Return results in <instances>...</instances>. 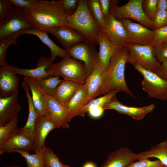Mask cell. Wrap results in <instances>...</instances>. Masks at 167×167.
<instances>
[{
    "label": "cell",
    "mask_w": 167,
    "mask_h": 167,
    "mask_svg": "<svg viewBox=\"0 0 167 167\" xmlns=\"http://www.w3.org/2000/svg\"><path fill=\"white\" fill-rule=\"evenodd\" d=\"M154 47V55L160 63L167 61V41L163 42Z\"/></svg>",
    "instance_id": "obj_37"
},
{
    "label": "cell",
    "mask_w": 167,
    "mask_h": 167,
    "mask_svg": "<svg viewBox=\"0 0 167 167\" xmlns=\"http://www.w3.org/2000/svg\"><path fill=\"white\" fill-rule=\"evenodd\" d=\"M49 75L62 77L64 80L72 81L83 85L88 78L87 71L83 62L67 54L59 62L53 64L46 69Z\"/></svg>",
    "instance_id": "obj_4"
},
{
    "label": "cell",
    "mask_w": 167,
    "mask_h": 167,
    "mask_svg": "<svg viewBox=\"0 0 167 167\" xmlns=\"http://www.w3.org/2000/svg\"><path fill=\"white\" fill-rule=\"evenodd\" d=\"M138 160L137 154L126 147H122L110 153L101 167H126Z\"/></svg>",
    "instance_id": "obj_18"
},
{
    "label": "cell",
    "mask_w": 167,
    "mask_h": 167,
    "mask_svg": "<svg viewBox=\"0 0 167 167\" xmlns=\"http://www.w3.org/2000/svg\"><path fill=\"white\" fill-rule=\"evenodd\" d=\"M104 73L101 67L98 63L91 74L87 78L85 84L87 94L84 102V106L95 98V95L101 84Z\"/></svg>",
    "instance_id": "obj_25"
},
{
    "label": "cell",
    "mask_w": 167,
    "mask_h": 167,
    "mask_svg": "<svg viewBox=\"0 0 167 167\" xmlns=\"http://www.w3.org/2000/svg\"><path fill=\"white\" fill-rule=\"evenodd\" d=\"M49 33L55 37L66 50L75 44L86 40L79 32L66 25L54 27Z\"/></svg>",
    "instance_id": "obj_17"
},
{
    "label": "cell",
    "mask_w": 167,
    "mask_h": 167,
    "mask_svg": "<svg viewBox=\"0 0 167 167\" xmlns=\"http://www.w3.org/2000/svg\"><path fill=\"white\" fill-rule=\"evenodd\" d=\"M22 35L19 31L0 39V67L7 63L5 59L7 50L9 47L17 43V38Z\"/></svg>",
    "instance_id": "obj_32"
},
{
    "label": "cell",
    "mask_w": 167,
    "mask_h": 167,
    "mask_svg": "<svg viewBox=\"0 0 167 167\" xmlns=\"http://www.w3.org/2000/svg\"><path fill=\"white\" fill-rule=\"evenodd\" d=\"M97 41L99 45L98 63L104 72L109 66L111 57L119 47L114 46L101 29Z\"/></svg>",
    "instance_id": "obj_20"
},
{
    "label": "cell",
    "mask_w": 167,
    "mask_h": 167,
    "mask_svg": "<svg viewBox=\"0 0 167 167\" xmlns=\"http://www.w3.org/2000/svg\"><path fill=\"white\" fill-rule=\"evenodd\" d=\"M36 80L45 95L54 97L58 86L62 81L59 76L55 75H49L46 78Z\"/></svg>",
    "instance_id": "obj_29"
},
{
    "label": "cell",
    "mask_w": 167,
    "mask_h": 167,
    "mask_svg": "<svg viewBox=\"0 0 167 167\" xmlns=\"http://www.w3.org/2000/svg\"><path fill=\"white\" fill-rule=\"evenodd\" d=\"M10 0H0V22L9 15L13 6Z\"/></svg>",
    "instance_id": "obj_43"
},
{
    "label": "cell",
    "mask_w": 167,
    "mask_h": 167,
    "mask_svg": "<svg viewBox=\"0 0 167 167\" xmlns=\"http://www.w3.org/2000/svg\"><path fill=\"white\" fill-rule=\"evenodd\" d=\"M155 35L153 41L150 45L153 47L163 42L167 41V25L155 30Z\"/></svg>",
    "instance_id": "obj_42"
},
{
    "label": "cell",
    "mask_w": 167,
    "mask_h": 167,
    "mask_svg": "<svg viewBox=\"0 0 167 167\" xmlns=\"http://www.w3.org/2000/svg\"><path fill=\"white\" fill-rule=\"evenodd\" d=\"M12 5L21 9L32 8L39 4L42 0H10Z\"/></svg>",
    "instance_id": "obj_39"
},
{
    "label": "cell",
    "mask_w": 167,
    "mask_h": 167,
    "mask_svg": "<svg viewBox=\"0 0 167 167\" xmlns=\"http://www.w3.org/2000/svg\"><path fill=\"white\" fill-rule=\"evenodd\" d=\"M45 100L48 114L60 127L68 128L70 121L65 107L54 97H50L45 95Z\"/></svg>",
    "instance_id": "obj_19"
},
{
    "label": "cell",
    "mask_w": 167,
    "mask_h": 167,
    "mask_svg": "<svg viewBox=\"0 0 167 167\" xmlns=\"http://www.w3.org/2000/svg\"><path fill=\"white\" fill-rule=\"evenodd\" d=\"M65 13L67 16L73 14L76 11L79 0H59Z\"/></svg>",
    "instance_id": "obj_41"
},
{
    "label": "cell",
    "mask_w": 167,
    "mask_h": 167,
    "mask_svg": "<svg viewBox=\"0 0 167 167\" xmlns=\"http://www.w3.org/2000/svg\"><path fill=\"white\" fill-rule=\"evenodd\" d=\"M22 87L26 95L28 106V120L25 126L20 128L21 131L34 141L35 131L38 117V114L34 106L30 89L25 82L21 84Z\"/></svg>",
    "instance_id": "obj_23"
},
{
    "label": "cell",
    "mask_w": 167,
    "mask_h": 167,
    "mask_svg": "<svg viewBox=\"0 0 167 167\" xmlns=\"http://www.w3.org/2000/svg\"><path fill=\"white\" fill-rule=\"evenodd\" d=\"M158 0H143L142 6L144 12L147 17L154 21L157 12Z\"/></svg>",
    "instance_id": "obj_36"
},
{
    "label": "cell",
    "mask_w": 167,
    "mask_h": 167,
    "mask_svg": "<svg viewBox=\"0 0 167 167\" xmlns=\"http://www.w3.org/2000/svg\"><path fill=\"white\" fill-rule=\"evenodd\" d=\"M120 20L127 32V44L150 45L152 44L155 35V31L133 22L129 19Z\"/></svg>",
    "instance_id": "obj_10"
},
{
    "label": "cell",
    "mask_w": 167,
    "mask_h": 167,
    "mask_svg": "<svg viewBox=\"0 0 167 167\" xmlns=\"http://www.w3.org/2000/svg\"><path fill=\"white\" fill-rule=\"evenodd\" d=\"M83 167H96V166L94 163L90 162L85 164Z\"/></svg>",
    "instance_id": "obj_48"
},
{
    "label": "cell",
    "mask_w": 167,
    "mask_h": 167,
    "mask_svg": "<svg viewBox=\"0 0 167 167\" xmlns=\"http://www.w3.org/2000/svg\"><path fill=\"white\" fill-rule=\"evenodd\" d=\"M128 54V49L126 45L119 47L112 56L107 69L103 74L101 84L95 98L114 90L124 92L134 97L129 88L125 78Z\"/></svg>",
    "instance_id": "obj_2"
},
{
    "label": "cell",
    "mask_w": 167,
    "mask_h": 167,
    "mask_svg": "<svg viewBox=\"0 0 167 167\" xmlns=\"http://www.w3.org/2000/svg\"><path fill=\"white\" fill-rule=\"evenodd\" d=\"M166 11H167V9Z\"/></svg>",
    "instance_id": "obj_51"
},
{
    "label": "cell",
    "mask_w": 167,
    "mask_h": 167,
    "mask_svg": "<svg viewBox=\"0 0 167 167\" xmlns=\"http://www.w3.org/2000/svg\"><path fill=\"white\" fill-rule=\"evenodd\" d=\"M5 167H21L18 166L16 165H11V166H7Z\"/></svg>",
    "instance_id": "obj_49"
},
{
    "label": "cell",
    "mask_w": 167,
    "mask_h": 167,
    "mask_svg": "<svg viewBox=\"0 0 167 167\" xmlns=\"http://www.w3.org/2000/svg\"><path fill=\"white\" fill-rule=\"evenodd\" d=\"M19 92H15L11 95L0 97V126L9 122L21 109L18 101Z\"/></svg>",
    "instance_id": "obj_15"
},
{
    "label": "cell",
    "mask_w": 167,
    "mask_h": 167,
    "mask_svg": "<svg viewBox=\"0 0 167 167\" xmlns=\"http://www.w3.org/2000/svg\"><path fill=\"white\" fill-rule=\"evenodd\" d=\"M44 150L32 154L23 150H17L14 152L19 153L25 159L26 167H44Z\"/></svg>",
    "instance_id": "obj_30"
},
{
    "label": "cell",
    "mask_w": 167,
    "mask_h": 167,
    "mask_svg": "<svg viewBox=\"0 0 167 167\" xmlns=\"http://www.w3.org/2000/svg\"><path fill=\"white\" fill-rule=\"evenodd\" d=\"M164 167H166V166H165Z\"/></svg>",
    "instance_id": "obj_50"
},
{
    "label": "cell",
    "mask_w": 167,
    "mask_h": 167,
    "mask_svg": "<svg viewBox=\"0 0 167 167\" xmlns=\"http://www.w3.org/2000/svg\"><path fill=\"white\" fill-rule=\"evenodd\" d=\"M119 92L120 91L118 90H113L103 96L92 100L84 107L78 116H84L88 109L92 106L100 105L103 107L105 104L116 96V94Z\"/></svg>",
    "instance_id": "obj_33"
},
{
    "label": "cell",
    "mask_w": 167,
    "mask_h": 167,
    "mask_svg": "<svg viewBox=\"0 0 167 167\" xmlns=\"http://www.w3.org/2000/svg\"><path fill=\"white\" fill-rule=\"evenodd\" d=\"M158 11H166L167 9V0H158L157 4Z\"/></svg>",
    "instance_id": "obj_47"
},
{
    "label": "cell",
    "mask_w": 167,
    "mask_h": 167,
    "mask_svg": "<svg viewBox=\"0 0 167 167\" xmlns=\"http://www.w3.org/2000/svg\"><path fill=\"white\" fill-rule=\"evenodd\" d=\"M60 128L48 114L38 116L33 141L35 153L44 150L46 147L45 139L49 133L53 129Z\"/></svg>",
    "instance_id": "obj_12"
},
{
    "label": "cell",
    "mask_w": 167,
    "mask_h": 167,
    "mask_svg": "<svg viewBox=\"0 0 167 167\" xmlns=\"http://www.w3.org/2000/svg\"><path fill=\"white\" fill-rule=\"evenodd\" d=\"M165 166L158 160L151 161L149 159H145L134 161L126 167H164Z\"/></svg>",
    "instance_id": "obj_38"
},
{
    "label": "cell",
    "mask_w": 167,
    "mask_h": 167,
    "mask_svg": "<svg viewBox=\"0 0 167 167\" xmlns=\"http://www.w3.org/2000/svg\"><path fill=\"white\" fill-rule=\"evenodd\" d=\"M143 75L141 83L143 90L149 97L164 101L167 100V81L157 74L147 70L138 64L133 65Z\"/></svg>",
    "instance_id": "obj_7"
},
{
    "label": "cell",
    "mask_w": 167,
    "mask_h": 167,
    "mask_svg": "<svg viewBox=\"0 0 167 167\" xmlns=\"http://www.w3.org/2000/svg\"><path fill=\"white\" fill-rule=\"evenodd\" d=\"M152 157L157 158L167 167V139L157 144L149 149L137 154L138 160Z\"/></svg>",
    "instance_id": "obj_28"
},
{
    "label": "cell",
    "mask_w": 167,
    "mask_h": 167,
    "mask_svg": "<svg viewBox=\"0 0 167 167\" xmlns=\"http://www.w3.org/2000/svg\"><path fill=\"white\" fill-rule=\"evenodd\" d=\"M128 49L127 63L137 64L158 75L161 64L154 54V47L151 45H126Z\"/></svg>",
    "instance_id": "obj_6"
},
{
    "label": "cell",
    "mask_w": 167,
    "mask_h": 167,
    "mask_svg": "<svg viewBox=\"0 0 167 167\" xmlns=\"http://www.w3.org/2000/svg\"><path fill=\"white\" fill-rule=\"evenodd\" d=\"M33 141L18 128L15 132L1 147L0 155L5 152L12 153L17 150L33 151Z\"/></svg>",
    "instance_id": "obj_16"
},
{
    "label": "cell",
    "mask_w": 167,
    "mask_h": 167,
    "mask_svg": "<svg viewBox=\"0 0 167 167\" xmlns=\"http://www.w3.org/2000/svg\"><path fill=\"white\" fill-rule=\"evenodd\" d=\"M24 79L31 91L33 103L38 116L48 114L46 105L45 94L42 91L36 80L24 77Z\"/></svg>",
    "instance_id": "obj_22"
},
{
    "label": "cell",
    "mask_w": 167,
    "mask_h": 167,
    "mask_svg": "<svg viewBox=\"0 0 167 167\" xmlns=\"http://www.w3.org/2000/svg\"><path fill=\"white\" fill-rule=\"evenodd\" d=\"M153 22L155 30L159 29L167 26L166 11H158Z\"/></svg>",
    "instance_id": "obj_40"
},
{
    "label": "cell",
    "mask_w": 167,
    "mask_h": 167,
    "mask_svg": "<svg viewBox=\"0 0 167 167\" xmlns=\"http://www.w3.org/2000/svg\"><path fill=\"white\" fill-rule=\"evenodd\" d=\"M44 167H71L62 164L52 150L45 147L44 150Z\"/></svg>",
    "instance_id": "obj_35"
},
{
    "label": "cell",
    "mask_w": 167,
    "mask_h": 167,
    "mask_svg": "<svg viewBox=\"0 0 167 167\" xmlns=\"http://www.w3.org/2000/svg\"><path fill=\"white\" fill-rule=\"evenodd\" d=\"M68 27L79 32L86 41L95 46L98 44L97 37L101 29L89 10L88 0H79L76 11L67 16Z\"/></svg>",
    "instance_id": "obj_3"
},
{
    "label": "cell",
    "mask_w": 167,
    "mask_h": 167,
    "mask_svg": "<svg viewBox=\"0 0 167 167\" xmlns=\"http://www.w3.org/2000/svg\"><path fill=\"white\" fill-rule=\"evenodd\" d=\"M54 64L50 57L41 56L38 59L36 67L33 69H24L14 66L16 74L23 75L24 77L39 80L49 75L47 69Z\"/></svg>",
    "instance_id": "obj_21"
},
{
    "label": "cell",
    "mask_w": 167,
    "mask_h": 167,
    "mask_svg": "<svg viewBox=\"0 0 167 167\" xmlns=\"http://www.w3.org/2000/svg\"><path fill=\"white\" fill-rule=\"evenodd\" d=\"M95 46V45L85 40L75 44L66 50L69 56L84 62L88 78L98 62L99 54Z\"/></svg>",
    "instance_id": "obj_8"
},
{
    "label": "cell",
    "mask_w": 167,
    "mask_h": 167,
    "mask_svg": "<svg viewBox=\"0 0 167 167\" xmlns=\"http://www.w3.org/2000/svg\"><path fill=\"white\" fill-rule=\"evenodd\" d=\"M158 75L167 81V61L161 63Z\"/></svg>",
    "instance_id": "obj_46"
},
{
    "label": "cell",
    "mask_w": 167,
    "mask_h": 167,
    "mask_svg": "<svg viewBox=\"0 0 167 167\" xmlns=\"http://www.w3.org/2000/svg\"><path fill=\"white\" fill-rule=\"evenodd\" d=\"M33 28L22 10L13 6L8 16L0 22V39L23 29Z\"/></svg>",
    "instance_id": "obj_9"
},
{
    "label": "cell",
    "mask_w": 167,
    "mask_h": 167,
    "mask_svg": "<svg viewBox=\"0 0 167 167\" xmlns=\"http://www.w3.org/2000/svg\"><path fill=\"white\" fill-rule=\"evenodd\" d=\"M18 117L16 116L6 124L0 126V147L15 132L18 127Z\"/></svg>",
    "instance_id": "obj_31"
},
{
    "label": "cell",
    "mask_w": 167,
    "mask_h": 167,
    "mask_svg": "<svg viewBox=\"0 0 167 167\" xmlns=\"http://www.w3.org/2000/svg\"><path fill=\"white\" fill-rule=\"evenodd\" d=\"M82 85L75 82L63 80L58 86L54 97L65 107Z\"/></svg>",
    "instance_id": "obj_27"
},
{
    "label": "cell",
    "mask_w": 167,
    "mask_h": 167,
    "mask_svg": "<svg viewBox=\"0 0 167 167\" xmlns=\"http://www.w3.org/2000/svg\"><path fill=\"white\" fill-rule=\"evenodd\" d=\"M89 10L98 25L101 29L105 24V17L104 15L99 0H88Z\"/></svg>",
    "instance_id": "obj_34"
},
{
    "label": "cell",
    "mask_w": 167,
    "mask_h": 167,
    "mask_svg": "<svg viewBox=\"0 0 167 167\" xmlns=\"http://www.w3.org/2000/svg\"><path fill=\"white\" fill-rule=\"evenodd\" d=\"M21 10L34 29L48 33L54 27L68 26V16L59 0H42L39 4L32 8Z\"/></svg>",
    "instance_id": "obj_1"
},
{
    "label": "cell",
    "mask_w": 167,
    "mask_h": 167,
    "mask_svg": "<svg viewBox=\"0 0 167 167\" xmlns=\"http://www.w3.org/2000/svg\"><path fill=\"white\" fill-rule=\"evenodd\" d=\"M87 94L86 86L82 85L65 106L68 119L78 116L84 107V104Z\"/></svg>",
    "instance_id": "obj_26"
},
{
    "label": "cell",
    "mask_w": 167,
    "mask_h": 167,
    "mask_svg": "<svg viewBox=\"0 0 167 167\" xmlns=\"http://www.w3.org/2000/svg\"><path fill=\"white\" fill-rule=\"evenodd\" d=\"M22 35L30 34L37 36L41 41L49 49L51 58L54 61L57 56L64 58L67 55V51L60 48L56 45L49 37L48 33L33 28L31 29H23L21 30Z\"/></svg>",
    "instance_id": "obj_24"
},
{
    "label": "cell",
    "mask_w": 167,
    "mask_h": 167,
    "mask_svg": "<svg viewBox=\"0 0 167 167\" xmlns=\"http://www.w3.org/2000/svg\"><path fill=\"white\" fill-rule=\"evenodd\" d=\"M143 0H130L124 5H118V1H111L109 13L118 19H131L142 25L155 31L154 22L150 20L145 14L142 6Z\"/></svg>",
    "instance_id": "obj_5"
},
{
    "label": "cell",
    "mask_w": 167,
    "mask_h": 167,
    "mask_svg": "<svg viewBox=\"0 0 167 167\" xmlns=\"http://www.w3.org/2000/svg\"><path fill=\"white\" fill-rule=\"evenodd\" d=\"M155 107L153 104L141 107L128 106L120 102L115 96L105 104L103 108L105 110L113 109L119 113L129 116L134 119L140 120L152 112Z\"/></svg>",
    "instance_id": "obj_13"
},
{
    "label": "cell",
    "mask_w": 167,
    "mask_h": 167,
    "mask_svg": "<svg viewBox=\"0 0 167 167\" xmlns=\"http://www.w3.org/2000/svg\"><path fill=\"white\" fill-rule=\"evenodd\" d=\"M14 66L7 63L0 68V97L7 96L19 92V78L16 75Z\"/></svg>",
    "instance_id": "obj_14"
},
{
    "label": "cell",
    "mask_w": 167,
    "mask_h": 167,
    "mask_svg": "<svg viewBox=\"0 0 167 167\" xmlns=\"http://www.w3.org/2000/svg\"><path fill=\"white\" fill-rule=\"evenodd\" d=\"M99 0L102 11L105 17L109 13L111 0Z\"/></svg>",
    "instance_id": "obj_45"
},
{
    "label": "cell",
    "mask_w": 167,
    "mask_h": 167,
    "mask_svg": "<svg viewBox=\"0 0 167 167\" xmlns=\"http://www.w3.org/2000/svg\"><path fill=\"white\" fill-rule=\"evenodd\" d=\"M101 30L115 46L120 47L127 44L128 33L120 20L109 13L105 17Z\"/></svg>",
    "instance_id": "obj_11"
},
{
    "label": "cell",
    "mask_w": 167,
    "mask_h": 167,
    "mask_svg": "<svg viewBox=\"0 0 167 167\" xmlns=\"http://www.w3.org/2000/svg\"><path fill=\"white\" fill-rule=\"evenodd\" d=\"M104 109L102 106H95L91 107L88 111L90 116L93 118H98L103 114Z\"/></svg>",
    "instance_id": "obj_44"
}]
</instances>
